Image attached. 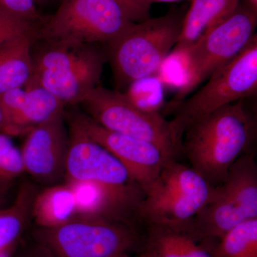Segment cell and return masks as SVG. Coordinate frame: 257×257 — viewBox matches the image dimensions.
<instances>
[{
  "label": "cell",
  "mask_w": 257,
  "mask_h": 257,
  "mask_svg": "<svg viewBox=\"0 0 257 257\" xmlns=\"http://www.w3.org/2000/svg\"><path fill=\"white\" fill-rule=\"evenodd\" d=\"M0 106L7 123L6 135H26L35 126L65 111L52 93L38 86H26L0 95Z\"/></svg>",
  "instance_id": "9a60e30c"
},
{
  "label": "cell",
  "mask_w": 257,
  "mask_h": 257,
  "mask_svg": "<svg viewBox=\"0 0 257 257\" xmlns=\"http://www.w3.org/2000/svg\"><path fill=\"white\" fill-rule=\"evenodd\" d=\"M3 193L0 192V209L4 207L5 198Z\"/></svg>",
  "instance_id": "1f68e13d"
},
{
  "label": "cell",
  "mask_w": 257,
  "mask_h": 257,
  "mask_svg": "<svg viewBox=\"0 0 257 257\" xmlns=\"http://www.w3.org/2000/svg\"><path fill=\"white\" fill-rule=\"evenodd\" d=\"M36 193L33 185L23 184L11 205L0 209V251L20 242L31 217L32 202Z\"/></svg>",
  "instance_id": "ffe728a7"
},
{
  "label": "cell",
  "mask_w": 257,
  "mask_h": 257,
  "mask_svg": "<svg viewBox=\"0 0 257 257\" xmlns=\"http://www.w3.org/2000/svg\"><path fill=\"white\" fill-rule=\"evenodd\" d=\"M64 115L122 164L134 182L146 187L172 158L153 144L104 128L78 106L67 107Z\"/></svg>",
  "instance_id": "8fae6325"
},
{
  "label": "cell",
  "mask_w": 257,
  "mask_h": 257,
  "mask_svg": "<svg viewBox=\"0 0 257 257\" xmlns=\"http://www.w3.org/2000/svg\"><path fill=\"white\" fill-rule=\"evenodd\" d=\"M140 257H147L145 256V255H144L143 253H142L141 255H140Z\"/></svg>",
  "instance_id": "836d02e7"
},
{
  "label": "cell",
  "mask_w": 257,
  "mask_h": 257,
  "mask_svg": "<svg viewBox=\"0 0 257 257\" xmlns=\"http://www.w3.org/2000/svg\"><path fill=\"white\" fill-rule=\"evenodd\" d=\"M256 25L257 10L239 3L228 18L194 42L185 51L188 61L187 80L172 103L185 99L214 71L239 55L256 35Z\"/></svg>",
  "instance_id": "30bf717a"
},
{
  "label": "cell",
  "mask_w": 257,
  "mask_h": 257,
  "mask_svg": "<svg viewBox=\"0 0 257 257\" xmlns=\"http://www.w3.org/2000/svg\"><path fill=\"white\" fill-rule=\"evenodd\" d=\"M184 17L170 12L135 23L108 42L106 53L117 90L151 77L178 42Z\"/></svg>",
  "instance_id": "3957f363"
},
{
  "label": "cell",
  "mask_w": 257,
  "mask_h": 257,
  "mask_svg": "<svg viewBox=\"0 0 257 257\" xmlns=\"http://www.w3.org/2000/svg\"><path fill=\"white\" fill-rule=\"evenodd\" d=\"M64 111L30 130L20 149L25 172L46 187L65 180L69 135Z\"/></svg>",
  "instance_id": "7c38bea8"
},
{
  "label": "cell",
  "mask_w": 257,
  "mask_h": 257,
  "mask_svg": "<svg viewBox=\"0 0 257 257\" xmlns=\"http://www.w3.org/2000/svg\"><path fill=\"white\" fill-rule=\"evenodd\" d=\"M39 29L37 23L20 18L0 8V45Z\"/></svg>",
  "instance_id": "603a6c76"
},
{
  "label": "cell",
  "mask_w": 257,
  "mask_h": 257,
  "mask_svg": "<svg viewBox=\"0 0 257 257\" xmlns=\"http://www.w3.org/2000/svg\"><path fill=\"white\" fill-rule=\"evenodd\" d=\"M120 257H133V256H130V254H125V255H123V256H121ZM139 257H140V256H139Z\"/></svg>",
  "instance_id": "d6a6232c"
},
{
  "label": "cell",
  "mask_w": 257,
  "mask_h": 257,
  "mask_svg": "<svg viewBox=\"0 0 257 257\" xmlns=\"http://www.w3.org/2000/svg\"><path fill=\"white\" fill-rule=\"evenodd\" d=\"M207 244L211 257H257V218L243 221Z\"/></svg>",
  "instance_id": "44dd1931"
},
{
  "label": "cell",
  "mask_w": 257,
  "mask_h": 257,
  "mask_svg": "<svg viewBox=\"0 0 257 257\" xmlns=\"http://www.w3.org/2000/svg\"><path fill=\"white\" fill-rule=\"evenodd\" d=\"M135 23L151 18L152 4L148 0H114Z\"/></svg>",
  "instance_id": "d4e9b609"
},
{
  "label": "cell",
  "mask_w": 257,
  "mask_h": 257,
  "mask_svg": "<svg viewBox=\"0 0 257 257\" xmlns=\"http://www.w3.org/2000/svg\"><path fill=\"white\" fill-rule=\"evenodd\" d=\"M33 238L52 257H120L141 242L137 226L80 216L52 229L37 228Z\"/></svg>",
  "instance_id": "52a82bcc"
},
{
  "label": "cell",
  "mask_w": 257,
  "mask_h": 257,
  "mask_svg": "<svg viewBox=\"0 0 257 257\" xmlns=\"http://www.w3.org/2000/svg\"><path fill=\"white\" fill-rule=\"evenodd\" d=\"M15 257H52L50 253L40 244L35 242L32 246L25 248L21 252L17 251Z\"/></svg>",
  "instance_id": "484cf974"
},
{
  "label": "cell",
  "mask_w": 257,
  "mask_h": 257,
  "mask_svg": "<svg viewBox=\"0 0 257 257\" xmlns=\"http://www.w3.org/2000/svg\"><path fill=\"white\" fill-rule=\"evenodd\" d=\"M134 23L114 0H62L36 40L107 44Z\"/></svg>",
  "instance_id": "9c48e42d"
},
{
  "label": "cell",
  "mask_w": 257,
  "mask_h": 257,
  "mask_svg": "<svg viewBox=\"0 0 257 257\" xmlns=\"http://www.w3.org/2000/svg\"><path fill=\"white\" fill-rule=\"evenodd\" d=\"M257 218V164L254 150L230 167L224 182L211 187L204 207L193 219L190 233L199 241L214 242L243 221Z\"/></svg>",
  "instance_id": "277c9868"
},
{
  "label": "cell",
  "mask_w": 257,
  "mask_h": 257,
  "mask_svg": "<svg viewBox=\"0 0 257 257\" xmlns=\"http://www.w3.org/2000/svg\"><path fill=\"white\" fill-rule=\"evenodd\" d=\"M38 31L23 34L0 45V95L25 87L31 79L32 46Z\"/></svg>",
  "instance_id": "2e32d148"
},
{
  "label": "cell",
  "mask_w": 257,
  "mask_h": 257,
  "mask_svg": "<svg viewBox=\"0 0 257 257\" xmlns=\"http://www.w3.org/2000/svg\"><path fill=\"white\" fill-rule=\"evenodd\" d=\"M0 8L29 21L37 23L40 18L35 0H0Z\"/></svg>",
  "instance_id": "cb8c5ba5"
},
{
  "label": "cell",
  "mask_w": 257,
  "mask_h": 257,
  "mask_svg": "<svg viewBox=\"0 0 257 257\" xmlns=\"http://www.w3.org/2000/svg\"><path fill=\"white\" fill-rule=\"evenodd\" d=\"M239 4V0H192L173 52H185L206 32L228 18Z\"/></svg>",
  "instance_id": "e0dca14e"
},
{
  "label": "cell",
  "mask_w": 257,
  "mask_h": 257,
  "mask_svg": "<svg viewBox=\"0 0 257 257\" xmlns=\"http://www.w3.org/2000/svg\"><path fill=\"white\" fill-rule=\"evenodd\" d=\"M19 243H15L0 251V257H15L19 248Z\"/></svg>",
  "instance_id": "4316f807"
},
{
  "label": "cell",
  "mask_w": 257,
  "mask_h": 257,
  "mask_svg": "<svg viewBox=\"0 0 257 257\" xmlns=\"http://www.w3.org/2000/svg\"><path fill=\"white\" fill-rule=\"evenodd\" d=\"M244 3L252 9L257 10V0H244Z\"/></svg>",
  "instance_id": "f1b7e54d"
},
{
  "label": "cell",
  "mask_w": 257,
  "mask_h": 257,
  "mask_svg": "<svg viewBox=\"0 0 257 257\" xmlns=\"http://www.w3.org/2000/svg\"><path fill=\"white\" fill-rule=\"evenodd\" d=\"M150 3H172V2L181 1V0H148Z\"/></svg>",
  "instance_id": "4dcf8cb0"
},
{
  "label": "cell",
  "mask_w": 257,
  "mask_h": 257,
  "mask_svg": "<svg viewBox=\"0 0 257 257\" xmlns=\"http://www.w3.org/2000/svg\"><path fill=\"white\" fill-rule=\"evenodd\" d=\"M240 99L194 120L184 130L182 155L211 187L224 182L230 167L251 151L256 118Z\"/></svg>",
  "instance_id": "6da1fadb"
},
{
  "label": "cell",
  "mask_w": 257,
  "mask_h": 257,
  "mask_svg": "<svg viewBox=\"0 0 257 257\" xmlns=\"http://www.w3.org/2000/svg\"><path fill=\"white\" fill-rule=\"evenodd\" d=\"M257 92V35L242 51L214 71L209 80L190 97L171 103L175 117L171 120L176 133L182 139L191 122L204 115Z\"/></svg>",
  "instance_id": "ba28073f"
},
{
  "label": "cell",
  "mask_w": 257,
  "mask_h": 257,
  "mask_svg": "<svg viewBox=\"0 0 257 257\" xmlns=\"http://www.w3.org/2000/svg\"><path fill=\"white\" fill-rule=\"evenodd\" d=\"M31 217L37 228L52 229L77 217L73 191L66 182L47 186L36 193L32 202Z\"/></svg>",
  "instance_id": "ac0fdd59"
},
{
  "label": "cell",
  "mask_w": 257,
  "mask_h": 257,
  "mask_svg": "<svg viewBox=\"0 0 257 257\" xmlns=\"http://www.w3.org/2000/svg\"><path fill=\"white\" fill-rule=\"evenodd\" d=\"M65 119L69 145L64 181H91L119 186L136 183L110 152L89 138L73 121Z\"/></svg>",
  "instance_id": "5bb4252c"
},
{
  "label": "cell",
  "mask_w": 257,
  "mask_h": 257,
  "mask_svg": "<svg viewBox=\"0 0 257 257\" xmlns=\"http://www.w3.org/2000/svg\"><path fill=\"white\" fill-rule=\"evenodd\" d=\"M145 251L147 257H211L205 244L187 230L146 225Z\"/></svg>",
  "instance_id": "d6986e66"
},
{
  "label": "cell",
  "mask_w": 257,
  "mask_h": 257,
  "mask_svg": "<svg viewBox=\"0 0 257 257\" xmlns=\"http://www.w3.org/2000/svg\"><path fill=\"white\" fill-rule=\"evenodd\" d=\"M58 1V0H35L36 5H45L48 4V3H52V2ZM61 2L62 0H60Z\"/></svg>",
  "instance_id": "f546056e"
},
{
  "label": "cell",
  "mask_w": 257,
  "mask_h": 257,
  "mask_svg": "<svg viewBox=\"0 0 257 257\" xmlns=\"http://www.w3.org/2000/svg\"><path fill=\"white\" fill-rule=\"evenodd\" d=\"M77 106L107 130L153 144L171 158L182 155V139L171 120L137 105L126 93L99 85Z\"/></svg>",
  "instance_id": "8992f818"
},
{
  "label": "cell",
  "mask_w": 257,
  "mask_h": 257,
  "mask_svg": "<svg viewBox=\"0 0 257 257\" xmlns=\"http://www.w3.org/2000/svg\"><path fill=\"white\" fill-rule=\"evenodd\" d=\"M211 187L190 166L170 160L144 187L139 210L141 223L190 230L191 223L204 207Z\"/></svg>",
  "instance_id": "5b68a950"
},
{
  "label": "cell",
  "mask_w": 257,
  "mask_h": 257,
  "mask_svg": "<svg viewBox=\"0 0 257 257\" xmlns=\"http://www.w3.org/2000/svg\"><path fill=\"white\" fill-rule=\"evenodd\" d=\"M40 41L37 50L32 48L33 72L26 86L44 88L65 108L78 106L99 87L106 51L99 44Z\"/></svg>",
  "instance_id": "7a4b0ae2"
},
{
  "label": "cell",
  "mask_w": 257,
  "mask_h": 257,
  "mask_svg": "<svg viewBox=\"0 0 257 257\" xmlns=\"http://www.w3.org/2000/svg\"><path fill=\"white\" fill-rule=\"evenodd\" d=\"M7 123L5 119L4 113L0 106V133L6 134Z\"/></svg>",
  "instance_id": "83f0119b"
},
{
  "label": "cell",
  "mask_w": 257,
  "mask_h": 257,
  "mask_svg": "<svg viewBox=\"0 0 257 257\" xmlns=\"http://www.w3.org/2000/svg\"><path fill=\"white\" fill-rule=\"evenodd\" d=\"M12 138L0 133V192L3 194L25 173L20 150Z\"/></svg>",
  "instance_id": "7402d4cb"
},
{
  "label": "cell",
  "mask_w": 257,
  "mask_h": 257,
  "mask_svg": "<svg viewBox=\"0 0 257 257\" xmlns=\"http://www.w3.org/2000/svg\"><path fill=\"white\" fill-rule=\"evenodd\" d=\"M73 191L77 216L95 218L137 226L144 190L138 184L111 185L91 181H64Z\"/></svg>",
  "instance_id": "4fadbf2b"
}]
</instances>
